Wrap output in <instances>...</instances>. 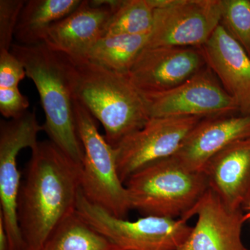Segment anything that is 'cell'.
<instances>
[{
  "mask_svg": "<svg viewBox=\"0 0 250 250\" xmlns=\"http://www.w3.org/2000/svg\"><path fill=\"white\" fill-rule=\"evenodd\" d=\"M24 169L18 200L24 250H41L67 217L76 211L82 165L54 143L39 141Z\"/></svg>",
  "mask_w": 250,
  "mask_h": 250,
  "instance_id": "obj_1",
  "label": "cell"
},
{
  "mask_svg": "<svg viewBox=\"0 0 250 250\" xmlns=\"http://www.w3.org/2000/svg\"><path fill=\"white\" fill-rule=\"evenodd\" d=\"M66 57L74 100L101 123L113 147L150 119L142 94L127 75L87 59Z\"/></svg>",
  "mask_w": 250,
  "mask_h": 250,
  "instance_id": "obj_2",
  "label": "cell"
},
{
  "mask_svg": "<svg viewBox=\"0 0 250 250\" xmlns=\"http://www.w3.org/2000/svg\"><path fill=\"white\" fill-rule=\"evenodd\" d=\"M11 52L24 65L36 85L45 112L44 131L67 156L82 165L83 149L75 121L73 94L67 57L45 43H14Z\"/></svg>",
  "mask_w": 250,
  "mask_h": 250,
  "instance_id": "obj_3",
  "label": "cell"
},
{
  "mask_svg": "<svg viewBox=\"0 0 250 250\" xmlns=\"http://www.w3.org/2000/svg\"><path fill=\"white\" fill-rule=\"evenodd\" d=\"M125 185L131 210L144 216L186 220L209 189L203 172L188 170L173 157L143 167L130 176Z\"/></svg>",
  "mask_w": 250,
  "mask_h": 250,
  "instance_id": "obj_4",
  "label": "cell"
},
{
  "mask_svg": "<svg viewBox=\"0 0 250 250\" xmlns=\"http://www.w3.org/2000/svg\"><path fill=\"white\" fill-rule=\"evenodd\" d=\"M74 108L83 149L81 190L90 203L116 218L127 219L131 208L118 174L116 149L100 134L96 120L82 103L75 100Z\"/></svg>",
  "mask_w": 250,
  "mask_h": 250,
  "instance_id": "obj_5",
  "label": "cell"
},
{
  "mask_svg": "<svg viewBox=\"0 0 250 250\" xmlns=\"http://www.w3.org/2000/svg\"><path fill=\"white\" fill-rule=\"evenodd\" d=\"M77 211L121 250H177L192 227L184 219L145 215L131 221L90 203L80 190Z\"/></svg>",
  "mask_w": 250,
  "mask_h": 250,
  "instance_id": "obj_6",
  "label": "cell"
},
{
  "mask_svg": "<svg viewBox=\"0 0 250 250\" xmlns=\"http://www.w3.org/2000/svg\"><path fill=\"white\" fill-rule=\"evenodd\" d=\"M154 9L146 47H200L221 24V0H149Z\"/></svg>",
  "mask_w": 250,
  "mask_h": 250,
  "instance_id": "obj_7",
  "label": "cell"
},
{
  "mask_svg": "<svg viewBox=\"0 0 250 250\" xmlns=\"http://www.w3.org/2000/svg\"><path fill=\"white\" fill-rule=\"evenodd\" d=\"M42 131L43 125L38 121L34 111L0 121V220L7 233L10 250H24L18 218V195L22 183L18 156L24 148L32 149Z\"/></svg>",
  "mask_w": 250,
  "mask_h": 250,
  "instance_id": "obj_8",
  "label": "cell"
},
{
  "mask_svg": "<svg viewBox=\"0 0 250 250\" xmlns=\"http://www.w3.org/2000/svg\"><path fill=\"white\" fill-rule=\"evenodd\" d=\"M142 95L150 118H207L239 113L233 99L207 65L172 89Z\"/></svg>",
  "mask_w": 250,
  "mask_h": 250,
  "instance_id": "obj_9",
  "label": "cell"
},
{
  "mask_svg": "<svg viewBox=\"0 0 250 250\" xmlns=\"http://www.w3.org/2000/svg\"><path fill=\"white\" fill-rule=\"evenodd\" d=\"M204 118H152L115 148L122 182L157 161L172 157L188 135Z\"/></svg>",
  "mask_w": 250,
  "mask_h": 250,
  "instance_id": "obj_10",
  "label": "cell"
},
{
  "mask_svg": "<svg viewBox=\"0 0 250 250\" xmlns=\"http://www.w3.org/2000/svg\"><path fill=\"white\" fill-rule=\"evenodd\" d=\"M207 65L200 47H146L127 76L141 93H161L182 84Z\"/></svg>",
  "mask_w": 250,
  "mask_h": 250,
  "instance_id": "obj_11",
  "label": "cell"
},
{
  "mask_svg": "<svg viewBox=\"0 0 250 250\" xmlns=\"http://www.w3.org/2000/svg\"><path fill=\"white\" fill-rule=\"evenodd\" d=\"M121 0H83L72 14L50 28L43 43L54 52L83 59L104 34L113 10Z\"/></svg>",
  "mask_w": 250,
  "mask_h": 250,
  "instance_id": "obj_12",
  "label": "cell"
},
{
  "mask_svg": "<svg viewBox=\"0 0 250 250\" xmlns=\"http://www.w3.org/2000/svg\"><path fill=\"white\" fill-rule=\"evenodd\" d=\"M243 210L226 207L211 189L187 215L197 221L187 240L177 250H246L242 229L246 220Z\"/></svg>",
  "mask_w": 250,
  "mask_h": 250,
  "instance_id": "obj_13",
  "label": "cell"
},
{
  "mask_svg": "<svg viewBox=\"0 0 250 250\" xmlns=\"http://www.w3.org/2000/svg\"><path fill=\"white\" fill-rule=\"evenodd\" d=\"M250 137V114L235 113L204 118L172 157L188 170L203 172L215 154L232 143Z\"/></svg>",
  "mask_w": 250,
  "mask_h": 250,
  "instance_id": "obj_14",
  "label": "cell"
},
{
  "mask_svg": "<svg viewBox=\"0 0 250 250\" xmlns=\"http://www.w3.org/2000/svg\"><path fill=\"white\" fill-rule=\"evenodd\" d=\"M207 66L236 103L250 114V55L221 24L202 47Z\"/></svg>",
  "mask_w": 250,
  "mask_h": 250,
  "instance_id": "obj_15",
  "label": "cell"
},
{
  "mask_svg": "<svg viewBox=\"0 0 250 250\" xmlns=\"http://www.w3.org/2000/svg\"><path fill=\"white\" fill-rule=\"evenodd\" d=\"M209 188L233 210H250V137L220 151L205 166Z\"/></svg>",
  "mask_w": 250,
  "mask_h": 250,
  "instance_id": "obj_16",
  "label": "cell"
},
{
  "mask_svg": "<svg viewBox=\"0 0 250 250\" xmlns=\"http://www.w3.org/2000/svg\"><path fill=\"white\" fill-rule=\"evenodd\" d=\"M81 3L82 0H26L15 31L17 43H42L52 25L72 14Z\"/></svg>",
  "mask_w": 250,
  "mask_h": 250,
  "instance_id": "obj_17",
  "label": "cell"
},
{
  "mask_svg": "<svg viewBox=\"0 0 250 250\" xmlns=\"http://www.w3.org/2000/svg\"><path fill=\"white\" fill-rule=\"evenodd\" d=\"M41 250H121L75 211L54 230Z\"/></svg>",
  "mask_w": 250,
  "mask_h": 250,
  "instance_id": "obj_18",
  "label": "cell"
},
{
  "mask_svg": "<svg viewBox=\"0 0 250 250\" xmlns=\"http://www.w3.org/2000/svg\"><path fill=\"white\" fill-rule=\"evenodd\" d=\"M146 35L104 36L87 54L85 59L108 70L128 75L130 69L146 47Z\"/></svg>",
  "mask_w": 250,
  "mask_h": 250,
  "instance_id": "obj_19",
  "label": "cell"
},
{
  "mask_svg": "<svg viewBox=\"0 0 250 250\" xmlns=\"http://www.w3.org/2000/svg\"><path fill=\"white\" fill-rule=\"evenodd\" d=\"M154 13L149 0H121L112 13L104 36L149 34Z\"/></svg>",
  "mask_w": 250,
  "mask_h": 250,
  "instance_id": "obj_20",
  "label": "cell"
},
{
  "mask_svg": "<svg viewBox=\"0 0 250 250\" xmlns=\"http://www.w3.org/2000/svg\"><path fill=\"white\" fill-rule=\"evenodd\" d=\"M221 24L250 55V0H221Z\"/></svg>",
  "mask_w": 250,
  "mask_h": 250,
  "instance_id": "obj_21",
  "label": "cell"
},
{
  "mask_svg": "<svg viewBox=\"0 0 250 250\" xmlns=\"http://www.w3.org/2000/svg\"><path fill=\"white\" fill-rule=\"evenodd\" d=\"M26 0H0V50L11 51L20 15Z\"/></svg>",
  "mask_w": 250,
  "mask_h": 250,
  "instance_id": "obj_22",
  "label": "cell"
},
{
  "mask_svg": "<svg viewBox=\"0 0 250 250\" xmlns=\"http://www.w3.org/2000/svg\"><path fill=\"white\" fill-rule=\"evenodd\" d=\"M27 77L25 68L11 51L0 50V88L18 87Z\"/></svg>",
  "mask_w": 250,
  "mask_h": 250,
  "instance_id": "obj_23",
  "label": "cell"
},
{
  "mask_svg": "<svg viewBox=\"0 0 250 250\" xmlns=\"http://www.w3.org/2000/svg\"><path fill=\"white\" fill-rule=\"evenodd\" d=\"M29 106V100L18 87L0 88V112L4 118L14 119L22 116Z\"/></svg>",
  "mask_w": 250,
  "mask_h": 250,
  "instance_id": "obj_24",
  "label": "cell"
},
{
  "mask_svg": "<svg viewBox=\"0 0 250 250\" xmlns=\"http://www.w3.org/2000/svg\"><path fill=\"white\" fill-rule=\"evenodd\" d=\"M0 250H10L9 239L4 224L0 220Z\"/></svg>",
  "mask_w": 250,
  "mask_h": 250,
  "instance_id": "obj_25",
  "label": "cell"
},
{
  "mask_svg": "<svg viewBox=\"0 0 250 250\" xmlns=\"http://www.w3.org/2000/svg\"><path fill=\"white\" fill-rule=\"evenodd\" d=\"M247 215H248V220H250V210H249V211H248V213H247Z\"/></svg>",
  "mask_w": 250,
  "mask_h": 250,
  "instance_id": "obj_26",
  "label": "cell"
},
{
  "mask_svg": "<svg viewBox=\"0 0 250 250\" xmlns=\"http://www.w3.org/2000/svg\"><path fill=\"white\" fill-rule=\"evenodd\" d=\"M246 250H248V249H247V248H246Z\"/></svg>",
  "mask_w": 250,
  "mask_h": 250,
  "instance_id": "obj_27",
  "label": "cell"
}]
</instances>
